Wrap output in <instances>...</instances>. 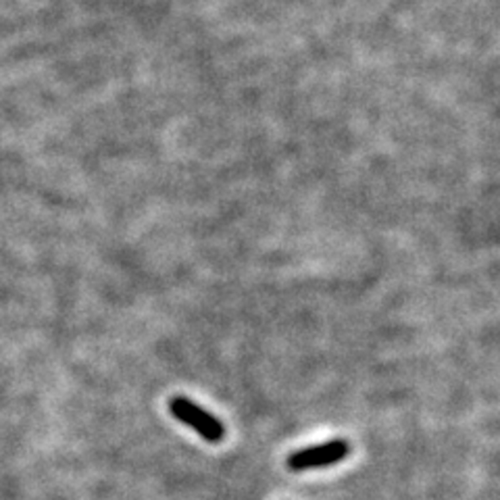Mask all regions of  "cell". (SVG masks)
I'll return each mask as SVG.
<instances>
[{
    "label": "cell",
    "instance_id": "cell-1",
    "mask_svg": "<svg viewBox=\"0 0 500 500\" xmlns=\"http://www.w3.org/2000/svg\"><path fill=\"white\" fill-rule=\"evenodd\" d=\"M169 411L180 424L188 425L190 430H195L200 438L211 442V445H217L225 438V425L213 413L192 403L190 398L174 396L169 400Z\"/></svg>",
    "mask_w": 500,
    "mask_h": 500
},
{
    "label": "cell",
    "instance_id": "cell-2",
    "mask_svg": "<svg viewBox=\"0 0 500 500\" xmlns=\"http://www.w3.org/2000/svg\"><path fill=\"white\" fill-rule=\"evenodd\" d=\"M350 455V445L346 440L335 438L324 445H313L303 450H296L288 456L290 471H311V469H324L342 463Z\"/></svg>",
    "mask_w": 500,
    "mask_h": 500
}]
</instances>
